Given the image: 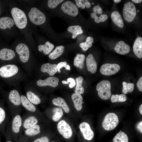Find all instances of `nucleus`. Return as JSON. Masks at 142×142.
I'll return each mask as SVG.
<instances>
[{
	"label": "nucleus",
	"instance_id": "412c9836",
	"mask_svg": "<svg viewBox=\"0 0 142 142\" xmlns=\"http://www.w3.org/2000/svg\"><path fill=\"white\" fill-rule=\"evenodd\" d=\"M9 98L10 101L15 105L19 106L21 104V97L19 92L16 90H12L10 92Z\"/></svg>",
	"mask_w": 142,
	"mask_h": 142
},
{
	"label": "nucleus",
	"instance_id": "6ab92c4d",
	"mask_svg": "<svg viewBox=\"0 0 142 142\" xmlns=\"http://www.w3.org/2000/svg\"><path fill=\"white\" fill-rule=\"evenodd\" d=\"M22 124V120L21 115H17L14 118L12 122V131L15 133L19 132Z\"/></svg>",
	"mask_w": 142,
	"mask_h": 142
},
{
	"label": "nucleus",
	"instance_id": "dca6fc26",
	"mask_svg": "<svg viewBox=\"0 0 142 142\" xmlns=\"http://www.w3.org/2000/svg\"><path fill=\"white\" fill-rule=\"evenodd\" d=\"M16 55V53L13 50L7 48H3L0 50V59L4 60L12 59Z\"/></svg>",
	"mask_w": 142,
	"mask_h": 142
},
{
	"label": "nucleus",
	"instance_id": "ea45409f",
	"mask_svg": "<svg viewBox=\"0 0 142 142\" xmlns=\"http://www.w3.org/2000/svg\"><path fill=\"white\" fill-rule=\"evenodd\" d=\"M6 117V113L3 109L0 107V124L4 120Z\"/></svg>",
	"mask_w": 142,
	"mask_h": 142
},
{
	"label": "nucleus",
	"instance_id": "a19ab883",
	"mask_svg": "<svg viewBox=\"0 0 142 142\" xmlns=\"http://www.w3.org/2000/svg\"><path fill=\"white\" fill-rule=\"evenodd\" d=\"M33 142H49V140L48 137L43 136L36 139Z\"/></svg>",
	"mask_w": 142,
	"mask_h": 142
},
{
	"label": "nucleus",
	"instance_id": "7c9ffc66",
	"mask_svg": "<svg viewBox=\"0 0 142 142\" xmlns=\"http://www.w3.org/2000/svg\"><path fill=\"white\" fill-rule=\"evenodd\" d=\"M27 97L28 100L33 104H39L41 100L39 97L31 91H28L26 93Z\"/></svg>",
	"mask_w": 142,
	"mask_h": 142
},
{
	"label": "nucleus",
	"instance_id": "052dcab7",
	"mask_svg": "<svg viewBox=\"0 0 142 142\" xmlns=\"http://www.w3.org/2000/svg\"><path fill=\"white\" fill-rule=\"evenodd\" d=\"M94 4V3H92V4Z\"/></svg>",
	"mask_w": 142,
	"mask_h": 142
},
{
	"label": "nucleus",
	"instance_id": "ddd939ff",
	"mask_svg": "<svg viewBox=\"0 0 142 142\" xmlns=\"http://www.w3.org/2000/svg\"><path fill=\"white\" fill-rule=\"evenodd\" d=\"M130 49L129 45L122 40L117 42L114 48V50L117 53L122 55L128 53Z\"/></svg>",
	"mask_w": 142,
	"mask_h": 142
},
{
	"label": "nucleus",
	"instance_id": "864d4df0",
	"mask_svg": "<svg viewBox=\"0 0 142 142\" xmlns=\"http://www.w3.org/2000/svg\"><path fill=\"white\" fill-rule=\"evenodd\" d=\"M139 111L140 114L142 115V104H141L139 106Z\"/></svg>",
	"mask_w": 142,
	"mask_h": 142
},
{
	"label": "nucleus",
	"instance_id": "39448f33",
	"mask_svg": "<svg viewBox=\"0 0 142 142\" xmlns=\"http://www.w3.org/2000/svg\"><path fill=\"white\" fill-rule=\"evenodd\" d=\"M136 14V11L135 4L131 1H128L124 4L123 15L124 19L130 22L135 19Z\"/></svg>",
	"mask_w": 142,
	"mask_h": 142
},
{
	"label": "nucleus",
	"instance_id": "20e7f679",
	"mask_svg": "<svg viewBox=\"0 0 142 142\" xmlns=\"http://www.w3.org/2000/svg\"><path fill=\"white\" fill-rule=\"evenodd\" d=\"M119 121L118 117L115 113H109L105 116L102 122V126L106 130H112L117 126Z\"/></svg>",
	"mask_w": 142,
	"mask_h": 142
},
{
	"label": "nucleus",
	"instance_id": "13d9d810",
	"mask_svg": "<svg viewBox=\"0 0 142 142\" xmlns=\"http://www.w3.org/2000/svg\"><path fill=\"white\" fill-rule=\"evenodd\" d=\"M137 12H139V10H137Z\"/></svg>",
	"mask_w": 142,
	"mask_h": 142
},
{
	"label": "nucleus",
	"instance_id": "4d7b16f0",
	"mask_svg": "<svg viewBox=\"0 0 142 142\" xmlns=\"http://www.w3.org/2000/svg\"><path fill=\"white\" fill-rule=\"evenodd\" d=\"M85 6L84 5V3H82V7H81L82 8V9H83L85 8Z\"/></svg>",
	"mask_w": 142,
	"mask_h": 142
},
{
	"label": "nucleus",
	"instance_id": "393cba45",
	"mask_svg": "<svg viewBox=\"0 0 142 142\" xmlns=\"http://www.w3.org/2000/svg\"><path fill=\"white\" fill-rule=\"evenodd\" d=\"M38 120L36 117L33 116H30L27 118L23 124V127L27 129L37 124Z\"/></svg>",
	"mask_w": 142,
	"mask_h": 142
},
{
	"label": "nucleus",
	"instance_id": "f03ea898",
	"mask_svg": "<svg viewBox=\"0 0 142 142\" xmlns=\"http://www.w3.org/2000/svg\"><path fill=\"white\" fill-rule=\"evenodd\" d=\"M99 97L104 100H107L111 96V84L109 81L104 80L99 82L96 86Z\"/></svg>",
	"mask_w": 142,
	"mask_h": 142
},
{
	"label": "nucleus",
	"instance_id": "423d86ee",
	"mask_svg": "<svg viewBox=\"0 0 142 142\" xmlns=\"http://www.w3.org/2000/svg\"><path fill=\"white\" fill-rule=\"evenodd\" d=\"M16 50L22 62L26 63L27 62L30 56V52L27 45L23 43H20L16 46Z\"/></svg>",
	"mask_w": 142,
	"mask_h": 142
},
{
	"label": "nucleus",
	"instance_id": "4c0bfd02",
	"mask_svg": "<svg viewBox=\"0 0 142 142\" xmlns=\"http://www.w3.org/2000/svg\"><path fill=\"white\" fill-rule=\"evenodd\" d=\"M67 62H62L59 63L57 66V71L59 73L60 72V69L62 67L65 68L67 70H69L70 69V66L69 65L67 64Z\"/></svg>",
	"mask_w": 142,
	"mask_h": 142
},
{
	"label": "nucleus",
	"instance_id": "3c124183",
	"mask_svg": "<svg viewBox=\"0 0 142 142\" xmlns=\"http://www.w3.org/2000/svg\"><path fill=\"white\" fill-rule=\"evenodd\" d=\"M94 21L97 23H99L101 22V20L100 17H98L96 15L94 17Z\"/></svg>",
	"mask_w": 142,
	"mask_h": 142
},
{
	"label": "nucleus",
	"instance_id": "bf43d9fd",
	"mask_svg": "<svg viewBox=\"0 0 142 142\" xmlns=\"http://www.w3.org/2000/svg\"><path fill=\"white\" fill-rule=\"evenodd\" d=\"M7 142H11V141H7Z\"/></svg>",
	"mask_w": 142,
	"mask_h": 142
},
{
	"label": "nucleus",
	"instance_id": "c9c22d12",
	"mask_svg": "<svg viewBox=\"0 0 142 142\" xmlns=\"http://www.w3.org/2000/svg\"><path fill=\"white\" fill-rule=\"evenodd\" d=\"M127 100V97L124 94L112 95L111 96V100L112 103L124 102Z\"/></svg>",
	"mask_w": 142,
	"mask_h": 142
},
{
	"label": "nucleus",
	"instance_id": "e2e57ef3",
	"mask_svg": "<svg viewBox=\"0 0 142 142\" xmlns=\"http://www.w3.org/2000/svg\"></svg>",
	"mask_w": 142,
	"mask_h": 142
},
{
	"label": "nucleus",
	"instance_id": "4be33fe9",
	"mask_svg": "<svg viewBox=\"0 0 142 142\" xmlns=\"http://www.w3.org/2000/svg\"><path fill=\"white\" fill-rule=\"evenodd\" d=\"M111 18L114 24L118 27L123 28L124 26V23L120 14L118 12L114 11L111 15Z\"/></svg>",
	"mask_w": 142,
	"mask_h": 142
},
{
	"label": "nucleus",
	"instance_id": "79ce46f5",
	"mask_svg": "<svg viewBox=\"0 0 142 142\" xmlns=\"http://www.w3.org/2000/svg\"><path fill=\"white\" fill-rule=\"evenodd\" d=\"M94 13L95 14H101L103 13V10L99 6H95L93 9Z\"/></svg>",
	"mask_w": 142,
	"mask_h": 142
},
{
	"label": "nucleus",
	"instance_id": "9d476101",
	"mask_svg": "<svg viewBox=\"0 0 142 142\" xmlns=\"http://www.w3.org/2000/svg\"><path fill=\"white\" fill-rule=\"evenodd\" d=\"M18 70V67L15 65H6L0 68V75L4 78L10 77L16 74Z\"/></svg>",
	"mask_w": 142,
	"mask_h": 142
},
{
	"label": "nucleus",
	"instance_id": "4468645a",
	"mask_svg": "<svg viewBox=\"0 0 142 142\" xmlns=\"http://www.w3.org/2000/svg\"><path fill=\"white\" fill-rule=\"evenodd\" d=\"M86 66L88 70L92 74L95 73L97 69V63L93 55L89 54L86 59Z\"/></svg>",
	"mask_w": 142,
	"mask_h": 142
},
{
	"label": "nucleus",
	"instance_id": "72a5a7b5",
	"mask_svg": "<svg viewBox=\"0 0 142 142\" xmlns=\"http://www.w3.org/2000/svg\"><path fill=\"white\" fill-rule=\"evenodd\" d=\"M94 41V39L91 37H88L85 42L81 43L79 45L80 47L84 51L87 50L89 48L91 47Z\"/></svg>",
	"mask_w": 142,
	"mask_h": 142
},
{
	"label": "nucleus",
	"instance_id": "c756f323",
	"mask_svg": "<svg viewBox=\"0 0 142 142\" xmlns=\"http://www.w3.org/2000/svg\"><path fill=\"white\" fill-rule=\"evenodd\" d=\"M40 127L37 124L31 128L26 129L24 132L27 136H33L37 135L40 133Z\"/></svg>",
	"mask_w": 142,
	"mask_h": 142
},
{
	"label": "nucleus",
	"instance_id": "a878e982",
	"mask_svg": "<svg viewBox=\"0 0 142 142\" xmlns=\"http://www.w3.org/2000/svg\"><path fill=\"white\" fill-rule=\"evenodd\" d=\"M54 47V45L49 41H47L43 44H41L38 46V50L40 52L42 51L45 55L49 54Z\"/></svg>",
	"mask_w": 142,
	"mask_h": 142
},
{
	"label": "nucleus",
	"instance_id": "9b49d317",
	"mask_svg": "<svg viewBox=\"0 0 142 142\" xmlns=\"http://www.w3.org/2000/svg\"><path fill=\"white\" fill-rule=\"evenodd\" d=\"M79 128L85 139L90 140L93 138L94 134L88 123L85 122H82L80 124Z\"/></svg>",
	"mask_w": 142,
	"mask_h": 142
},
{
	"label": "nucleus",
	"instance_id": "473e14b6",
	"mask_svg": "<svg viewBox=\"0 0 142 142\" xmlns=\"http://www.w3.org/2000/svg\"><path fill=\"white\" fill-rule=\"evenodd\" d=\"M113 142H128V138L125 133L119 132L113 138Z\"/></svg>",
	"mask_w": 142,
	"mask_h": 142
},
{
	"label": "nucleus",
	"instance_id": "37998d69",
	"mask_svg": "<svg viewBox=\"0 0 142 142\" xmlns=\"http://www.w3.org/2000/svg\"><path fill=\"white\" fill-rule=\"evenodd\" d=\"M136 86L138 90L142 92V77H141L138 80L136 83Z\"/></svg>",
	"mask_w": 142,
	"mask_h": 142
},
{
	"label": "nucleus",
	"instance_id": "2f4dec72",
	"mask_svg": "<svg viewBox=\"0 0 142 142\" xmlns=\"http://www.w3.org/2000/svg\"><path fill=\"white\" fill-rule=\"evenodd\" d=\"M83 78L82 76H80L76 78L77 85L74 91L75 93L79 94H83L84 92V89L82 85Z\"/></svg>",
	"mask_w": 142,
	"mask_h": 142
},
{
	"label": "nucleus",
	"instance_id": "f8f14e48",
	"mask_svg": "<svg viewBox=\"0 0 142 142\" xmlns=\"http://www.w3.org/2000/svg\"><path fill=\"white\" fill-rule=\"evenodd\" d=\"M59 78L54 77H49L44 80L40 79L37 81V85L40 87L49 86L55 88L58 85Z\"/></svg>",
	"mask_w": 142,
	"mask_h": 142
},
{
	"label": "nucleus",
	"instance_id": "cd10ccee",
	"mask_svg": "<svg viewBox=\"0 0 142 142\" xmlns=\"http://www.w3.org/2000/svg\"><path fill=\"white\" fill-rule=\"evenodd\" d=\"M67 31L72 34V38L73 39L75 38L78 35L83 32L81 27L79 25L70 26L68 28Z\"/></svg>",
	"mask_w": 142,
	"mask_h": 142
},
{
	"label": "nucleus",
	"instance_id": "680f3d73",
	"mask_svg": "<svg viewBox=\"0 0 142 142\" xmlns=\"http://www.w3.org/2000/svg\"><path fill=\"white\" fill-rule=\"evenodd\" d=\"M51 142H53V141H52Z\"/></svg>",
	"mask_w": 142,
	"mask_h": 142
},
{
	"label": "nucleus",
	"instance_id": "0eeeda50",
	"mask_svg": "<svg viewBox=\"0 0 142 142\" xmlns=\"http://www.w3.org/2000/svg\"><path fill=\"white\" fill-rule=\"evenodd\" d=\"M57 128L59 133L64 138L68 139L71 137L73 134L71 128L64 120L58 122Z\"/></svg>",
	"mask_w": 142,
	"mask_h": 142
},
{
	"label": "nucleus",
	"instance_id": "603ef678",
	"mask_svg": "<svg viewBox=\"0 0 142 142\" xmlns=\"http://www.w3.org/2000/svg\"><path fill=\"white\" fill-rule=\"evenodd\" d=\"M132 1L135 3H141L142 0H132Z\"/></svg>",
	"mask_w": 142,
	"mask_h": 142
},
{
	"label": "nucleus",
	"instance_id": "c03bdc74",
	"mask_svg": "<svg viewBox=\"0 0 142 142\" xmlns=\"http://www.w3.org/2000/svg\"><path fill=\"white\" fill-rule=\"evenodd\" d=\"M123 87L122 89V92L124 94H126L128 93L127 83L125 82H123L122 83Z\"/></svg>",
	"mask_w": 142,
	"mask_h": 142
},
{
	"label": "nucleus",
	"instance_id": "5fc2aeb1",
	"mask_svg": "<svg viewBox=\"0 0 142 142\" xmlns=\"http://www.w3.org/2000/svg\"><path fill=\"white\" fill-rule=\"evenodd\" d=\"M96 14L95 13H91L90 14V16L91 17L93 18L94 19L95 17L96 16Z\"/></svg>",
	"mask_w": 142,
	"mask_h": 142
},
{
	"label": "nucleus",
	"instance_id": "b1692460",
	"mask_svg": "<svg viewBox=\"0 0 142 142\" xmlns=\"http://www.w3.org/2000/svg\"><path fill=\"white\" fill-rule=\"evenodd\" d=\"M52 102L54 105L61 107L65 113H68L69 112V108L64 99L62 98L58 97L57 98H54L52 100Z\"/></svg>",
	"mask_w": 142,
	"mask_h": 142
},
{
	"label": "nucleus",
	"instance_id": "e433bc0d",
	"mask_svg": "<svg viewBox=\"0 0 142 142\" xmlns=\"http://www.w3.org/2000/svg\"><path fill=\"white\" fill-rule=\"evenodd\" d=\"M64 1L63 0H48V1L47 2L48 6L50 9H54Z\"/></svg>",
	"mask_w": 142,
	"mask_h": 142
},
{
	"label": "nucleus",
	"instance_id": "8fccbe9b",
	"mask_svg": "<svg viewBox=\"0 0 142 142\" xmlns=\"http://www.w3.org/2000/svg\"><path fill=\"white\" fill-rule=\"evenodd\" d=\"M85 2L84 3L85 7L87 8H89L91 7L90 3L88 0H84Z\"/></svg>",
	"mask_w": 142,
	"mask_h": 142
},
{
	"label": "nucleus",
	"instance_id": "f257e3e1",
	"mask_svg": "<svg viewBox=\"0 0 142 142\" xmlns=\"http://www.w3.org/2000/svg\"><path fill=\"white\" fill-rule=\"evenodd\" d=\"M11 13L16 26L20 29L25 28L27 24V19L24 12L18 7H14L11 9Z\"/></svg>",
	"mask_w": 142,
	"mask_h": 142
},
{
	"label": "nucleus",
	"instance_id": "49530a36",
	"mask_svg": "<svg viewBox=\"0 0 142 142\" xmlns=\"http://www.w3.org/2000/svg\"><path fill=\"white\" fill-rule=\"evenodd\" d=\"M137 129L141 133H142V121H140L136 125Z\"/></svg>",
	"mask_w": 142,
	"mask_h": 142
},
{
	"label": "nucleus",
	"instance_id": "5701e85b",
	"mask_svg": "<svg viewBox=\"0 0 142 142\" xmlns=\"http://www.w3.org/2000/svg\"><path fill=\"white\" fill-rule=\"evenodd\" d=\"M21 103L23 106L27 110L32 112H34L36 109L34 105L24 95L21 96Z\"/></svg>",
	"mask_w": 142,
	"mask_h": 142
},
{
	"label": "nucleus",
	"instance_id": "09e8293b",
	"mask_svg": "<svg viewBox=\"0 0 142 142\" xmlns=\"http://www.w3.org/2000/svg\"><path fill=\"white\" fill-rule=\"evenodd\" d=\"M75 2L77 6L79 8H81L82 6V3L81 0H75Z\"/></svg>",
	"mask_w": 142,
	"mask_h": 142
},
{
	"label": "nucleus",
	"instance_id": "bb28decb",
	"mask_svg": "<svg viewBox=\"0 0 142 142\" xmlns=\"http://www.w3.org/2000/svg\"><path fill=\"white\" fill-rule=\"evenodd\" d=\"M64 47L63 45L57 46L55 49L48 55V57L51 59H55L61 56L64 50Z\"/></svg>",
	"mask_w": 142,
	"mask_h": 142
},
{
	"label": "nucleus",
	"instance_id": "6e6d98bb",
	"mask_svg": "<svg viewBox=\"0 0 142 142\" xmlns=\"http://www.w3.org/2000/svg\"><path fill=\"white\" fill-rule=\"evenodd\" d=\"M121 0H114L113 1L115 3H118L121 1Z\"/></svg>",
	"mask_w": 142,
	"mask_h": 142
},
{
	"label": "nucleus",
	"instance_id": "f704fd0d",
	"mask_svg": "<svg viewBox=\"0 0 142 142\" xmlns=\"http://www.w3.org/2000/svg\"><path fill=\"white\" fill-rule=\"evenodd\" d=\"M52 111L54 113L52 117L53 120L54 121L59 120L63 114L62 109L59 108H55L53 109Z\"/></svg>",
	"mask_w": 142,
	"mask_h": 142
},
{
	"label": "nucleus",
	"instance_id": "58836bf2",
	"mask_svg": "<svg viewBox=\"0 0 142 142\" xmlns=\"http://www.w3.org/2000/svg\"><path fill=\"white\" fill-rule=\"evenodd\" d=\"M62 83L63 84H69V83H70L69 84V87L70 88H72L75 86V80L73 78H69L67 79V81L65 80H63Z\"/></svg>",
	"mask_w": 142,
	"mask_h": 142
},
{
	"label": "nucleus",
	"instance_id": "6e6552de",
	"mask_svg": "<svg viewBox=\"0 0 142 142\" xmlns=\"http://www.w3.org/2000/svg\"><path fill=\"white\" fill-rule=\"evenodd\" d=\"M120 69V67L116 64L106 63L100 67V71L103 75L110 76L117 73Z\"/></svg>",
	"mask_w": 142,
	"mask_h": 142
},
{
	"label": "nucleus",
	"instance_id": "1a4fd4ad",
	"mask_svg": "<svg viewBox=\"0 0 142 142\" xmlns=\"http://www.w3.org/2000/svg\"><path fill=\"white\" fill-rule=\"evenodd\" d=\"M61 9L64 13L72 17L77 16L78 13V9L77 6L70 1H67L62 5Z\"/></svg>",
	"mask_w": 142,
	"mask_h": 142
},
{
	"label": "nucleus",
	"instance_id": "aec40b11",
	"mask_svg": "<svg viewBox=\"0 0 142 142\" xmlns=\"http://www.w3.org/2000/svg\"><path fill=\"white\" fill-rule=\"evenodd\" d=\"M71 98L76 109L78 111H80L83 107L82 104L84 103L82 96L80 94L74 93L72 95Z\"/></svg>",
	"mask_w": 142,
	"mask_h": 142
},
{
	"label": "nucleus",
	"instance_id": "c85d7f7f",
	"mask_svg": "<svg viewBox=\"0 0 142 142\" xmlns=\"http://www.w3.org/2000/svg\"><path fill=\"white\" fill-rule=\"evenodd\" d=\"M85 59V56L82 54H78L74 58V65L77 68L82 69L84 67V62Z\"/></svg>",
	"mask_w": 142,
	"mask_h": 142
},
{
	"label": "nucleus",
	"instance_id": "2eb2a0df",
	"mask_svg": "<svg viewBox=\"0 0 142 142\" xmlns=\"http://www.w3.org/2000/svg\"><path fill=\"white\" fill-rule=\"evenodd\" d=\"M14 24L12 18L10 17H5L0 18V28L2 29H11Z\"/></svg>",
	"mask_w": 142,
	"mask_h": 142
},
{
	"label": "nucleus",
	"instance_id": "a211bd4d",
	"mask_svg": "<svg viewBox=\"0 0 142 142\" xmlns=\"http://www.w3.org/2000/svg\"><path fill=\"white\" fill-rule=\"evenodd\" d=\"M57 65L55 64H52L48 63L44 64L41 67V71L47 73L52 76L57 72Z\"/></svg>",
	"mask_w": 142,
	"mask_h": 142
},
{
	"label": "nucleus",
	"instance_id": "f3484780",
	"mask_svg": "<svg viewBox=\"0 0 142 142\" xmlns=\"http://www.w3.org/2000/svg\"><path fill=\"white\" fill-rule=\"evenodd\" d=\"M133 52L139 58L142 57V38L138 36L134 43L133 46Z\"/></svg>",
	"mask_w": 142,
	"mask_h": 142
},
{
	"label": "nucleus",
	"instance_id": "7ed1b4c3",
	"mask_svg": "<svg viewBox=\"0 0 142 142\" xmlns=\"http://www.w3.org/2000/svg\"><path fill=\"white\" fill-rule=\"evenodd\" d=\"M28 16L30 21L36 25L42 24L46 21V17L44 14L35 7H33L31 9Z\"/></svg>",
	"mask_w": 142,
	"mask_h": 142
},
{
	"label": "nucleus",
	"instance_id": "a18cd8bd",
	"mask_svg": "<svg viewBox=\"0 0 142 142\" xmlns=\"http://www.w3.org/2000/svg\"><path fill=\"white\" fill-rule=\"evenodd\" d=\"M134 84L133 83H127L128 92L129 93L132 92L134 89Z\"/></svg>",
	"mask_w": 142,
	"mask_h": 142
},
{
	"label": "nucleus",
	"instance_id": "de8ad7c7",
	"mask_svg": "<svg viewBox=\"0 0 142 142\" xmlns=\"http://www.w3.org/2000/svg\"><path fill=\"white\" fill-rule=\"evenodd\" d=\"M100 17L101 20V22H103L105 21L108 19V16L106 14H102L100 15Z\"/></svg>",
	"mask_w": 142,
	"mask_h": 142
}]
</instances>
